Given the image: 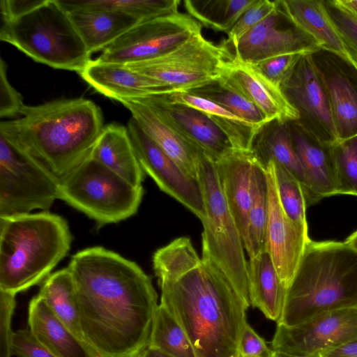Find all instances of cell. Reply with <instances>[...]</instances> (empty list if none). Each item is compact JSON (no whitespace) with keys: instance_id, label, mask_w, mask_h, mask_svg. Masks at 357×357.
Segmentation results:
<instances>
[{"instance_id":"obj_51","label":"cell","mask_w":357,"mask_h":357,"mask_svg":"<svg viewBox=\"0 0 357 357\" xmlns=\"http://www.w3.org/2000/svg\"><path fill=\"white\" fill-rule=\"evenodd\" d=\"M273 357H314V356H295L291 355L283 352L280 351H275L273 353Z\"/></svg>"},{"instance_id":"obj_38","label":"cell","mask_w":357,"mask_h":357,"mask_svg":"<svg viewBox=\"0 0 357 357\" xmlns=\"http://www.w3.org/2000/svg\"><path fill=\"white\" fill-rule=\"evenodd\" d=\"M337 195L357 197V137L332 146Z\"/></svg>"},{"instance_id":"obj_35","label":"cell","mask_w":357,"mask_h":357,"mask_svg":"<svg viewBox=\"0 0 357 357\" xmlns=\"http://www.w3.org/2000/svg\"><path fill=\"white\" fill-rule=\"evenodd\" d=\"M254 0H185L188 14L202 25L227 33Z\"/></svg>"},{"instance_id":"obj_31","label":"cell","mask_w":357,"mask_h":357,"mask_svg":"<svg viewBox=\"0 0 357 357\" xmlns=\"http://www.w3.org/2000/svg\"><path fill=\"white\" fill-rule=\"evenodd\" d=\"M38 295L54 314L82 342V334L73 277L68 267L48 275L40 284Z\"/></svg>"},{"instance_id":"obj_22","label":"cell","mask_w":357,"mask_h":357,"mask_svg":"<svg viewBox=\"0 0 357 357\" xmlns=\"http://www.w3.org/2000/svg\"><path fill=\"white\" fill-rule=\"evenodd\" d=\"M131 113L144 132L189 176L198 181L204 155L166 123L149 106L133 100H118Z\"/></svg>"},{"instance_id":"obj_40","label":"cell","mask_w":357,"mask_h":357,"mask_svg":"<svg viewBox=\"0 0 357 357\" xmlns=\"http://www.w3.org/2000/svg\"><path fill=\"white\" fill-rule=\"evenodd\" d=\"M304 54L291 53L280 55L252 66L271 82L280 88Z\"/></svg>"},{"instance_id":"obj_14","label":"cell","mask_w":357,"mask_h":357,"mask_svg":"<svg viewBox=\"0 0 357 357\" xmlns=\"http://www.w3.org/2000/svg\"><path fill=\"white\" fill-rule=\"evenodd\" d=\"M127 129L139 163L158 188L202 220L206 215L202 190L199 181L185 174L141 128L131 117Z\"/></svg>"},{"instance_id":"obj_42","label":"cell","mask_w":357,"mask_h":357,"mask_svg":"<svg viewBox=\"0 0 357 357\" xmlns=\"http://www.w3.org/2000/svg\"><path fill=\"white\" fill-rule=\"evenodd\" d=\"M25 105L22 95L10 84L6 75V64L0 59V116H20Z\"/></svg>"},{"instance_id":"obj_16","label":"cell","mask_w":357,"mask_h":357,"mask_svg":"<svg viewBox=\"0 0 357 357\" xmlns=\"http://www.w3.org/2000/svg\"><path fill=\"white\" fill-rule=\"evenodd\" d=\"M234 49L236 58L250 65L280 55L314 54L320 50L310 36L288 19L278 3L277 8L245 33Z\"/></svg>"},{"instance_id":"obj_26","label":"cell","mask_w":357,"mask_h":357,"mask_svg":"<svg viewBox=\"0 0 357 357\" xmlns=\"http://www.w3.org/2000/svg\"><path fill=\"white\" fill-rule=\"evenodd\" d=\"M91 157L135 186H142L145 178L127 127L109 123L104 128Z\"/></svg>"},{"instance_id":"obj_9","label":"cell","mask_w":357,"mask_h":357,"mask_svg":"<svg viewBox=\"0 0 357 357\" xmlns=\"http://www.w3.org/2000/svg\"><path fill=\"white\" fill-rule=\"evenodd\" d=\"M234 56L223 43L200 33L160 56L126 66L176 91H189L221 77Z\"/></svg>"},{"instance_id":"obj_13","label":"cell","mask_w":357,"mask_h":357,"mask_svg":"<svg viewBox=\"0 0 357 357\" xmlns=\"http://www.w3.org/2000/svg\"><path fill=\"white\" fill-rule=\"evenodd\" d=\"M357 339V306L330 311L294 326L278 324L271 349L300 356H319Z\"/></svg>"},{"instance_id":"obj_11","label":"cell","mask_w":357,"mask_h":357,"mask_svg":"<svg viewBox=\"0 0 357 357\" xmlns=\"http://www.w3.org/2000/svg\"><path fill=\"white\" fill-rule=\"evenodd\" d=\"M202 26L179 12L143 21L105 48L97 59L124 65L151 60L202 33Z\"/></svg>"},{"instance_id":"obj_41","label":"cell","mask_w":357,"mask_h":357,"mask_svg":"<svg viewBox=\"0 0 357 357\" xmlns=\"http://www.w3.org/2000/svg\"><path fill=\"white\" fill-rule=\"evenodd\" d=\"M16 295L0 291V357H11L14 332L12 317Z\"/></svg>"},{"instance_id":"obj_39","label":"cell","mask_w":357,"mask_h":357,"mask_svg":"<svg viewBox=\"0 0 357 357\" xmlns=\"http://www.w3.org/2000/svg\"><path fill=\"white\" fill-rule=\"evenodd\" d=\"M277 6V1L254 0L227 33L228 38L223 43L234 47L245 33L269 15Z\"/></svg>"},{"instance_id":"obj_28","label":"cell","mask_w":357,"mask_h":357,"mask_svg":"<svg viewBox=\"0 0 357 357\" xmlns=\"http://www.w3.org/2000/svg\"><path fill=\"white\" fill-rule=\"evenodd\" d=\"M248 283L250 305L278 323L282 314L287 289L267 251L249 259Z\"/></svg>"},{"instance_id":"obj_44","label":"cell","mask_w":357,"mask_h":357,"mask_svg":"<svg viewBox=\"0 0 357 357\" xmlns=\"http://www.w3.org/2000/svg\"><path fill=\"white\" fill-rule=\"evenodd\" d=\"M274 351L247 322L238 345L237 357H273Z\"/></svg>"},{"instance_id":"obj_32","label":"cell","mask_w":357,"mask_h":357,"mask_svg":"<svg viewBox=\"0 0 357 357\" xmlns=\"http://www.w3.org/2000/svg\"><path fill=\"white\" fill-rule=\"evenodd\" d=\"M268 218V185L265 169L256 160L244 246L249 259L266 251Z\"/></svg>"},{"instance_id":"obj_8","label":"cell","mask_w":357,"mask_h":357,"mask_svg":"<svg viewBox=\"0 0 357 357\" xmlns=\"http://www.w3.org/2000/svg\"><path fill=\"white\" fill-rule=\"evenodd\" d=\"M143 186H135L91 155L59 179L58 199L83 213L100 227L134 215Z\"/></svg>"},{"instance_id":"obj_23","label":"cell","mask_w":357,"mask_h":357,"mask_svg":"<svg viewBox=\"0 0 357 357\" xmlns=\"http://www.w3.org/2000/svg\"><path fill=\"white\" fill-rule=\"evenodd\" d=\"M251 152L264 168L270 160L284 167L300 182L307 206L315 204L307 178L292 142L289 123L273 121L265 124L257 132Z\"/></svg>"},{"instance_id":"obj_24","label":"cell","mask_w":357,"mask_h":357,"mask_svg":"<svg viewBox=\"0 0 357 357\" xmlns=\"http://www.w3.org/2000/svg\"><path fill=\"white\" fill-rule=\"evenodd\" d=\"M29 328L34 336L58 357H98L54 314L38 294L29 304Z\"/></svg>"},{"instance_id":"obj_15","label":"cell","mask_w":357,"mask_h":357,"mask_svg":"<svg viewBox=\"0 0 357 357\" xmlns=\"http://www.w3.org/2000/svg\"><path fill=\"white\" fill-rule=\"evenodd\" d=\"M167 94L121 99L149 106L183 139L214 162L235 150L226 134L207 114L172 102Z\"/></svg>"},{"instance_id":"obj_5","label":"cell","mask_w":357,"mask_h":357,"mask_svg":"<svg viewBox=\"0 0 357 357\" xmlns=\"http://www.w3.org/2000/svg\"><path fill=\"white\" fill-rule=\"evenodd\" d=\"M72 241L66 220L47 211L0 217V291L16 295L40 284Z\"/></svg>"},{"instance_id":"obj_34","label":"cell","mask_w":357,"mask_h":357,"mask_svg":"<svg viewBox=\"0 0 357 357\" xmlns=\"http://www.w3.org/2000/svg\"><path fill=\"white\" fill-rule=\"evenodd\" d=\"M188 92L223 107L258 130L269 123L256 105L231 85L222 75L216 80Z\"/></svg>"},{"instance_id":"obj_52","label":"cell","mask_w":357,"mask_h":357,"mask_svg":"<svg viewBox=\"0 0 357 357\" xmlns=\"http://www.w3.org/2000/svg\"><path fill=\"white\" fill-rule=\"evenodd\" d=\"M350 52L352 54V59L351 66L357 71V52H355L350 50Z\"/></svg>"},{"instance_id":"obj_50","label":"cell","mask_w":357,"mask_h":357,"mask_svg":"<svg viewBox=\"0 0 357 357\" xmlns=\"http://www.w3.org/2000/svg\"><path fill=\"white\" fill-rule=\"evenodd\" d=\"M345 242L357 250V230L351 234Z\"/></svg>"},{"instance_id":"obj_7","label":"cell","mask_w":357,"mask_h":357,"mask_svg":"<svg viewBox=\"0 0 357 357\" xmlns=\"http://www.w3.org/2000/svg\"><path fill=\"white\" fill-rule=\"evenodd\" d=\"M198 181L206 209L201 220V257L227 279L249 307L248 261L244 242L222 192L215 164L205 156L199 165Z\"/></svg>"},{"instance_id":"obj_18","label":"cell","mask_w":357,"mask_h":357,"mask_svg":"<svg viewBox=\"0 0 357 357\" xmlns=\"http://www.w3.org/2000/svg\"><path fill=\"white\" fill-rule=\"evenodd\" d=\"M222 77L261 112L268 122L299 120L296 109L289 102L281 88L262 75L252 65L234 56Z\"/></svg>"},{"instance_id":"obj_2","label":"cell","mask_w":357,"mask_h":357,"mask_svg":"<svg viewBox=\"0 0 357 357\" xmlns=\"http://www.w3.org/2000/svg\"><path fill=\"white\" fill-rule=\"evenodd\" d=\"M160 303L189 338L197 357H237L248 307L227 279L204 261L188 237L153 255Z\"/></svg>"},{"instance_id":"obj_27","label":"cell","mask_w":357,"mask_h":357,"mask_svg":"<svg viewBox=\"0 0 357 357\" xmlns=\"http://www.w3.org/2000/svg\"><path fill=\"white\" fill-rule=\"evenodd\" d=\"M67 12L91 54L102 51L142 22L130 15L114 10L79 9Z\"/></svg>"},{"instance_id":"obj_46","label":"cell","mask_w":357,"mask_h":357,"mask_svg":"<svg viewBox=\"0 0 357 357\" xmlns=\"http://www.w3.org/2000/svg\"><path fill=\"white\" fill-rule=\"evenodd\" d=\"M41 0H1V20H7L19 16L32 9Z\"/></svg>"},{"instance_id":"obj_37","label":"cell","mask_w":357,"mask_h":357,"mask_svg":"<svg viewBox=\"0 0 357 357\" xmlns=\"http://www.w3.org/2000/svg\"><path fill=\"white\" fill-rule=\"evenodd\" d=\"M272 161L278 195L284 211L293 221L307 228V205L300 182L284 167Z\"/></svg>"},{"instance_id":"obj_33","label":"cell","mask_w":357,"mask_h":357,"mask_svg":"<svg viewBox=\"0 0 357 357\" xmlns=\"http://www.w3.org/2000/svg\"><path fill=\"white\" fill-rule=\"evenodd\" d=\"M66 10L102 9L130 15L143 22L178 12L179 0H57Z\"/></svg>"},{"instance_id":"obj_17","label":"cell","mask_w":357,"mask_h":357,"mask_svg":"<svg viewBox=\"0 0 357 357\" xmlns=\"http://www.w3.org/2000/svg\"><path fill=\"white\" fill-rule=\"evenodd\" d=\"M264 169L268 198L266 251L287 289L310 238L307 228L289 218L282 208L275 182L273 162L270 160Z\"/></svg>"},{"instance_id":"obj_30","label":"cell","mask_w":357,"mask_h":357,"mask_svg":"<svg viewBox=\"0 0 357 357\" xmlns=\"http://www.w3.org/2000/svg\"><path fill=\"white\" fill-rule=\"evenodd\" d=\"M174 102L197 109L207 114L226 134L236 150L250 151L259 131L223 107L188 91L167 94Z\"/></svg>"},{"instance_id":"obj_10","label":"cell","mask_w":357,"mask_h":357,"mask_svg":"<svg viewBox=\"0 0 357 357\" xmlns=\"http://www.w3.org/2000/svg\"><path fill=\"white\" fill-rule=\"evenodd\" d=\"M59 179L0 134V217L48 210L58 199Z\"/></svg>"},{"instance_id":"obj_48","label":"cell","mask_w":357,"mask_h":357,"mask_svg":"<svg viewBox=\"0 0 357 357\" xmlns=\"http://www.w3.org/2000/svg\"><path fill=\"white\" fill-rule=\"evenodd\" d=\"M328 2L357 20V0H333Z\"/></svg>"},{"instance_id":"obj_3","label":"cell","mask_w":357,"mask_h":357,"mask_svg":"<svg viewBox=\"0 0 357 357\" xmlns=\"http://www.w3.org/2000/svg\"><path fill=\"white\" fill-rule=\"evenodd\" d=\"M20 116L1 121L0 134L59 179L91 155L105 126L100 107L83 98L25 105Z\"/></svg>"},{"instance_id":"obj_20","label":"cell","mask_w":357,"mask_h":357,"mask_svg":"<svg viewBox=\"0 0 357 357\" xmlns=\"http://www.w3.org/2000/svg\"><path fill=\"white\" fill-rule=\"evenodd\" d=\"M255 161L251 151L235 149L215 162L222 192L243 242L247 234Z\"/></svg>"},{"instance_id":"obj_45","label":"cell","mask_w":357,"mask_h":357,"mask_svg":"<svg viewBox=\"0 0 357 357\" xmlns=\"http://www.w3.org/2000/svg\"><path fill=\"white\" fill-rule=\"evenodd\" d=\"M329 14L349 50L357 52V20L325 2Z\"/></svg>"},{"instance_id":"obj_6","label":"cell","mask_w":357,"mask_h":357,"mask_svg":"<svg viewBox=\"0 0 357 357\" xmlns=\"http://www.w3.org/2000/svg\"><path fill=\"white\" fill-rule=\"evenodd\" d=\"M0 40L56 69L80 73L92 60L68 12L57 0H41L29 11L1 20Z\"/></svg>"},{"instance_id":"obj_25","label":"cell","mask_w":357,"mask_h":357,"mask_svg":"<svg viewBox=\"0 0 357 357\" xmlns=\"http://www.w3.org/2000/svg\"><path fill=\"white\" fill-rule=\"evenodd\" d=\"M292 142L307 178L314 202L337 195L332 146L319 143L295 122H289Z\"/></svg>"},{"instance_id":"obj_29","label":"cell","mask_w":357,"mask_h":357,"mask_svg":"<svg viewBox=\"0 0 357 357\" xmlns=\"http://www.w3.org/2000/svg\"><path fill=\"white\" fill-rule=\"evenodd\" d=\"M319 68L328 93L338 143L357 137V86L344 73L332 70L326 74Z\"/></svg>"},{"instance_id":"obj_21","label":"cell","mask_w":357,"mask_h":357,"mask_svg":"<svg viewBox=\"0 0 357 357\" xmlns=\"http://www.w3.org/2000/svg\"><path fill=\"white\" fill-rule=\"evenodd\" d=\"M288 19L310 36L319 50L331 52L351 65L352 54L335 25L325 2L316 0H278Z\"/></svg>"},{"instance_id":"obj_1","label":"cell","mask_w":357,"mask_h":357,"mask_svg":"<svg viewBox=\"0 0 357 357\" xmlns=\"http://www.w3.org/2000/svg\"><path fill=\"white\" fill-rule=\"evenodd\" d=\"M68 268L86 344L98 357H137L149 345L158 307L151 278L101 246L76 252Z\"/></svg>"},{"instance_id":"obj_43","label":"cell","mask_w":357,"mask_h":357,"mask_svg":"<svg viewBox=\"0 0 357 357\" xmlns=\"http://www.w3.org/2000/svg\"><path fill=\"white\" fill-rule=\"evenodd\" d=\"M12 354L17 357H58L43 344L29 328L14 332Z\"/></svg>"},{"instance_id":"obj_36","label":"cell","mask_w":357,"mask_h":357,"mask_svg":"<svg viewBox=\"0 0 357 357\" xmlns=\"http://www.w3.org/2000/svg\"><path fill=\"white\" fill-rule=\"evenodd\" d=\"M149 345L170 357H197L183 329L161 304L155 312Z\"/></svg>"},{"instance_id":"obj_49","label":"cell","mask_w":357,"mask_h":357,"mask_svg":"<svg viewBox=\"0 0 357 357\" xmlns=\"http://www.w3.org/2000/svg\"><path fill=\"white\" fill-rule=\"evenodd\" d=\"M137 357H170L159 349L148 345Z\"/></svg>"},{"instance_id":"obj_19","label":"cell","mask_w":357,"mask_h":357,"mask_svg":"<svg viewBox=\"0 0 357 357\" xmlns=\"http://www.w3.org/2000/svg\"><path fill=\"white\" fill-rule=\"evenodd\" d=\"M79 75L95 91L119 100L155 94L171 93L172 88L139 74L126 65L91 60Z\"/></svg>"},{"instance_id":"obj_12","label":"cell","mask_w":357,"mask_h":357,"mask_svg":"<svg viewBox=\"0 0 357 357\" xmlns=\"http://www.w3.org/2000/svg\"><path fill=\"white\" fill-rule=\"evenodd\" d=\"M313 55H303L280 88L299 113V120L294 122L319 143L333 146L338 139L321 72Z\"/></svg>"},{"instance_id":"obj_4","label":"cell","mask_w":357,"mask_h":357,"mask_svg":"<svg viewBox=\"0 0 357 357\" xmlns=\"http://www.w3.org/2000/svg\"><path fill=\"white\" fill-rule=\"evenodd\" d=\"M356 306L357 250L345 241L310 239L287 289L278 324L294 326Z\"/></svg>"},{"instance_id":"obj_47","label":"cell","mask_w":357,"mask_h":357,"mask_svg":"<svg viewBox=\"0 0 357 357\" xmlns=\"http://www.w3.org/2000/svg\"><path fill=\"white\" fill-rule=\"evenodd\" d=\"M319 357H357V339L326 351Z\"/></svg>"}]
</instances>
